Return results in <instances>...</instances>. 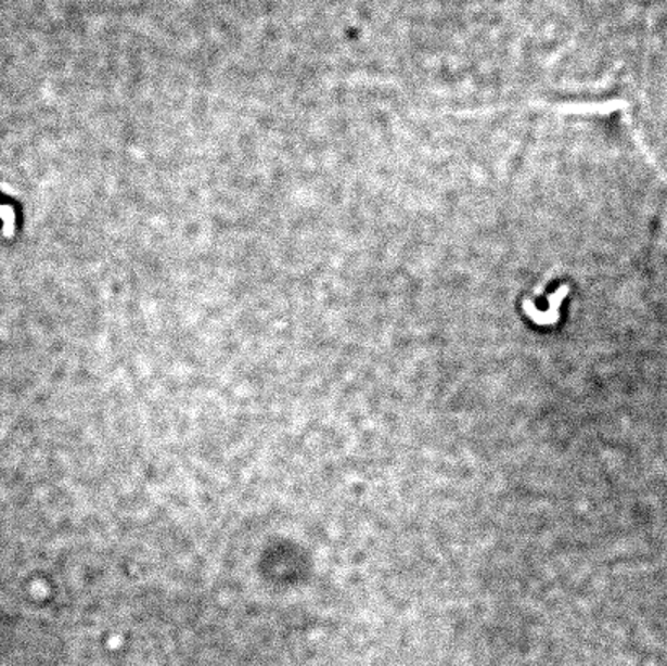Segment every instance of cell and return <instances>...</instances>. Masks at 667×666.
I'll use <instances>...</instances> for the list:
<instances>
[{
	"label": "cell",
	"instance_id": "obj_1",
	"mask_svg": "<svg viewBox=\"0 0 667 666\" xmlns=\"http://www.w3.org/2000/svg\"><path fill=\"white\" fill-rule=\"evenodd\" d=\"M0 219L3 220V235L7 239H12L15 233V213L10 206H0Z\"/></svg>",
	"mask_w": 667,
	"mask_h": 666
}]
</instances>
